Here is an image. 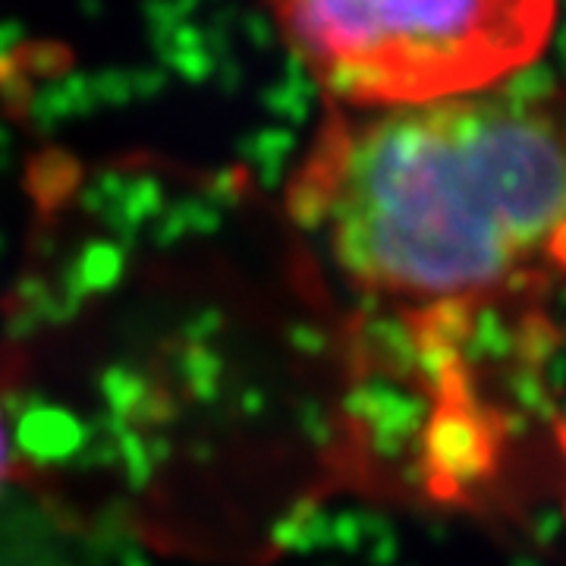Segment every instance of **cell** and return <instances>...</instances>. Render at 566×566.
Returning a JSON list of instances; mask_svg holds the SVG:
<instances>
[{"label": "cell", "mask_w": 566, "mask_h": 566, "mask_svg": "<svg viewBox=\"0 0 566 566\" xmlns=\"http://www.w3.org/2000/svg\"><path fill=\"white\" fill-rule=\"evenodd\" d=\"M290 208L371 296L497 300L566 274V111L510 85L340 107L293 174Z\"/></svg>", "instance_id": "obj_1"}, {"label": "cell", "mask_w": 566, "mask_h": 566, "mask_svg": "<svg viewBox=\"0 0 566 566\" xmlns=\"http://www.w3.org/2000/svg\"><path fill=\"white\" fill-rule=\"evenodd\" d=\"M337 107L419 104L504 85L545 51L560 0H264Z\"/></svg>", "instance_id": "obj_2"}, {"label": "cell", "mask_w": 566, "mask_h": 566, "mask_svg": "<svg viewBox=\"0 0 566 566\" xmlns=\"http://www.w3.org/2000/svg\"><path fill=\"white\" fill-rule=\"evenodd\" d=\"M7 463H10V450H7V428L0 422V482L7 475Z\"/></svg>", "instance_id": "obj_3"}]
</instances>
